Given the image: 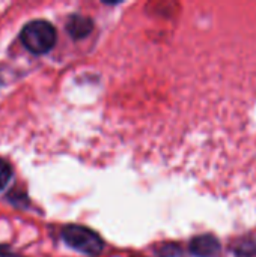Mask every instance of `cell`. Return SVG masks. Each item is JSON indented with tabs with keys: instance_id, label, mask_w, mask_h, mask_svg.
I'll list each match as a JSON object with an SVG mask.
<instances>
[{
	"instance_id": "cell-5",
	"label": "cell",
	"mask_w": 256,
	"mask_h": 257,
	"mask_svg": "<svg viewBox=\"0 0 256 257\" xmlns=\"http://www.w3.org/2000/svg\"><path fill=\"white\" fill-rule=\"evenodd\" d=\"M11 179H12V167L6 160L0 158V191H3L8 187Z\"/></svg>"
},
{
	"instance_id": "cell-4",
	"label": "cell",
	"mask_w": 256,
	"mask_h": 257,
	"mask_svg": "<svg viewBox=\"0 0 256 257\" xmlns=\"http://www.w3.org/2000/svg\"><path fill=\"white\" fill-rule=\"evenodd\" d=\"M65 27L72 39H83L94 30V21L89 17L74 14L68 18Z\"/></svg>"
},
{
	"instance_id": "cell-3",
	"label": "cell",
	"mask_w": 256,
	"mask_h": 257,
	"mask_svg": "<svg viewBox=\"0 0 256 257\" xmlns=\"http://www.w3.org/2000/svg\"><path fill=\"white\" fill-rule=\"evenodd\" d=\"M190 253L195 257H217L220 254V242L213 235H199L190 242Z\"/></svg>"
},
{
	"instance_id": "cell-1",
	"label": "cell",
	"mask_w": 256,
	"mask_h": 257,
	"mask_svg": "<svg viewBox=\"0 0 256 257\" xmlns=\"http://www.w3.org/2000/svg\"><path fill=\"white\" fill-rule=\"evenodd\" d=\"M21 44L33 54H45L48 53L56 41L57 33L51 23L45 20H33L24 24L20 32Z\"/></svg>"
},
{
	"instance_id": "cell-7",
	"label": "cell",
	"mask_w": 256,
	"mask_h": 257,
	"mask_svg": "<svg viewBox=\"0 0 256 257\" xmlns=\"http://www.w3.org/2000/svg\"><path fill=\"white\" fill-rule=\"evenodd\" d=\"M237 257H256V245L241 244L237 250Z\"/></svg>"
},
{
	"instance_id": "cell-6",
	"label": "cell",
	"mask_w": 256,
	"mask_h": 257,
	"mask_svg": "<svg viewBox=\"0 0 256 257\" xmlns=\"http://www.w3.org/2000/svg\"><path fill=\"white\" fill-rule=\"evenodd\" d=\"M158 257H184V256H183V251L180 250V247H178V245H175V244H167V245H164V247L160 250Z\"/></svg>"
},
{
	"instance_id": "cell-2",
	"label": "cell",
	"mask_w": 256,
	"mask_h": 257,
	"mask_svg": "<svg viewBox=\"0 0 256 257\" xmlns=\"http://www.w3.org/2000/svg\"><path fill=\"white\" fill-rule=\"evenodd\" d=\"M62 238L68 247L86 256H98L104 248V244L100 235L83 226H77V224L65 226L62 229Z\"/></svg>"
},
{
	"instance_id": "cell-8",
	"label": "cell",
	"mask_w": 256,
	"mask_h": 257,
	"mask_svg": "<svg viewBox=\"0 0 256 257\" xmlns=\"http://www.w3.org/2000/svg\"><path fill=\"white\" fill-rule=\"evenodd\" d=\"M0 86H2V78H0Z\"/></svg>"
}]
</instances>
